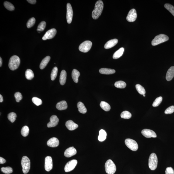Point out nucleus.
Returning a JSON list of instances; mask_svg holds the SVG:
<instances>
[{"label": "nucleus", "mask_w": 174, "mask_h": 174, "mask_svg": "<svg viewBox=\"0 0 174 174\" xmlns=\"http://www.w3.org/2000/svg\"><path fill=\"white\" fill-rule=\"evenodd\" d=\"M104 8V3L102 1L99 0L96 2L94 9L92 13V17L93 19H97L101 15Z\"/></svg>", "instance_id": "obj_1"}, {"label": "nucleus", "mask_w": 174, "mask_h": 174, "mask_svg": "<svg viewBox=\"0 0 174 174\" xmlns=\"http://www.w3.org/2000/svg\"><path fill=\"white\" fill-rule=\"evenodd\" d=\"M20 59L18 56L14 55L10 59L8 67L10 70L13 71L18 68L20 64Z\"/></svg>", "instance_id": "obj_2"}, {"label": "nucleus", "mask_w": 174, "mask_h": 174, "mask_svg": "<svg viewBox=\"0 0 174 174\" xmlns=\"http://www.w3.org/2000/svg\"><path fill=\"white\" fill-rule=\"evenodd\" d=\"M169 38L167 35L161 34L155 36L152 42V46H155L159 44L166 42L169 40Z\"/></svg>", "instance_id": "obj_3"}, {"label": "nucleus", "mask_w": 174, "mask_h": 174, "mask_svg": "<svg viewBox=\"0 0 174 174\" xmlns=\"http://www.w3.org/2000/svg\"><path fill=\"white\" fill-rule=\"evenodd\" d=\"M158 164V158L156 154L152 153L150 155L149 159V168L152 170L156 169Z\"/></svg>", "instance_id": "obj_4"}, {"label": "nucleus", "mask_w": 174, "mask_h": 174, "mask_svg": "<svg viewBox=\"0 0 174 174\" xmlns=\"http://www.w3.org/2000/svg\"><path fill=\"white\" fill-rule=\"evenodd\" d=\"M105 168L106 172L108 174H114L117 170L115 164L110 159L108 160L106 162Z\"/></svg>", "instance_id": "obj_5"}, {"label": "nucleus", "mask_w": 174, "mask_h": 174, "mask_svg": "<svg viewBox=\"0 0 174 174\" xmlns=\"http://www.w3.org/2000/svg\"><path fill=\"white\" fill-rule=\"evenodd\" d=\"M22 167V171L24 174L29 172L30 167V162L29 158L26 156L23 157L21 162Z\"/></svg>", "instance_id": "obj_6"}, {"label": "nucleus", "mask_w": 174, "mask_h": 174, "mask_svg": "<svg viewBox=\"0 0 174 174\" xmlns=\"http://www.w3.org/2000/svg\"><path fill=\"white\" fill-rule=\"evenodd\" d=\"M92 43L91 41H85L81 44L79 47V49L80 51L83 53H87L90 50L92 47Z\"/></svg>", "instance_id": "obj_7"}, {"label": "nucleus", "mask_w": 174, "mask_h": 174, "mask_svg": "<svg viewBox=\"0 0 174 174\" xmlns=\"http://www.w3.org/2000/svg\"><path fill=\"white\" fill-rule=\"evenodd\" d=\"M125 143L126 146L131 150L134 151L138 150V145L136 141L134 140L131 139H126L125 140Z\"/></svg>", "instance_id": "obj_8"}, {"label": "nucleus", "mask_w": 174, "mask_h": 174, "mask_svg": "<svg viewBox=\"0 0 174 174\" xmlns=\"http://www.w3.org/2000/svg\"><path fill=\"white\" fill-rule=\"evenodd\" d=\"M77 161L72 160L68 162L65 166L64 170L66 172H70L75 169L77 165Z\"/></svg>", "instance_id": "obj_9"}, {"label": "nucleus", "mask_w": 174, "mask_h": 174, "mask_svg": "<svg viewBox=\"0 0 174 174\" xmlns=\"http://www.w3.org/2000/svg\"><path fill=\"white\" fill-rule=\"evenodd\" d=\"M73 11L71 5L68 3L67 4V13H66V19L68 23L70 24L72 20Z\"/></svg>", "instance_id": "obj_10"}, {"label": "nucleus", "mask_w": 174, "mask_h": 174, "mask_svg": "<svg viewBox=\"0 0 174 174\" xmlns=\"http://www.w3.org/2000/svg\"><path fill=\"white\" fill-rule=\"evenodd\" d=\"M56 29H52L49 30L46 32L44 35L42 37V39L44 40L53 39L56 35Z\"/></svg>", "instance_id": "obj_11"}, {"label": "nucleus", "mask_w": 174, "mask_h": 174, "mask_svg": "<svg viewBox=\"0 0 174 174\" xmlns=\"http://www.w3.org/2000/svg\"><path fill=\"white\" fill-rule=\"evenodd\" d=\"M53 161L51 157L48 156L45 159V170L49 172L53 168Z\"/></svg>", "instance_id": "obj_12"}, {"label": "nucleus", "mask_w": 174, "mask_h": 174, "mask_svg": "<svg viewBox=\"0 0 174 174\" xmlns=\"http://www.w3.org/2000/svg\"><path fill=\"white\" fill-rule=\"evenodd\" d=\"M137 17L136 11L135 9H132L129 12L126 17L127 21L129 22H134Z\"/></svg>", "instance_id": "obj_13"}, {"label": "nucleus", "mask_w": 174, "mask_h": 174, "mask_svg": "<svg viewBox=\"0 0 174 174\" xmlns=\"http://www.w3.org/2000/svg\"><path fill=\"white\" fill-rule=\"evenodd\" d=\"M141 134L147 138H156L157 135L155 131L152 130L148 129H144L141 131Z\"/></svg>", "instance_id": "obj_14"}, {"label": "nucleus", "mask_w": 174, "mask_h": 174, "mask_svg": "<svg viewBox=\"0 0 174 174\" xmlns=\"http://www.w3.org/2000/svg\"><path fill=\"white\" fill-rule=\"evenodd\" d=\"M50 122L48 123L47 124V126L49 128L56 126L59 122V120L57 116L56 115H53L50 117Z\"/></svg>", "instance_id": "obj_15"}, {"label": "nucleus", "mask_w": 174, "mask_h": 174, "mask_svg": "<svg viewBox=\"0 0 174 174\" xmlns=\"http://www.w3.org/2000/svg\"><path fill=\"white\" fill-rule=\"evenodd\" d=\"M77 153V151L73 147H70L66 150L64 152L65 156L66 157H70Z\"/></svg>", "instance_id": "obj_16"}, {"label": "nucleus", "mask_w": 174, "mask_h": 174, "mask_svg": "<svg viewBox=\"0 0 174 174\" xmlns=\"http://www.w3.org/2000/svg\"><path fill=\"white\" fill-rule=\"evenodd\" d=\"M59 141L57 138H53L49 139L47 141V145L48 146L51 147H56L59 145Z\"/></svg>", "instance_id": "obj_17"}, {"label": "nucleus", "mask_w": 174, "mask_h": 174, "mask_svg": "<svg viewBox=\"0 0 174 174\" xmlns=\"http://www.w3.org/2000/svg\"><path fill=\"white\" fill-rule=\"evenodd\" d=\"M66 126L69 130L73 131L78 127V124L75 123L72 120H68L66 122Z\"/></svg>", "instance_id": "obj_18"}, {"label": "nucleus", "mask_w": 174, "mask_h": 174, "mask_svg": "<svg viewBox=\"0 0 174 174\" xmlns=\"http://www.w3.org/2000/svg\"><path fill=\"white\" fill-rule=\"evenodd\" d=\"M118 42V40L117 39H111L106 43L104 45V48L106 49H110L115 46Z\"/></svg>", "instance_id": "obj_19"}, {"label": "nucleus", "mask_w": 174, "mask_h": 174, "mask_svg": "<svg viewBox=\"0 0 174 174\" xmlns=\"http://www.w3.org/2000/svg\"><path fill=\"white\" fill-rule=\"evenodd\" d=\"M174 76V66H172L168 70L166 73V79L167 81H170Z\"/></svg>", "instance_id": "obj_20"}, {"label": "nucleus", "mask_w": 174, "mask_h": 174, "mask_svg": "<svg viewBox=\"0 0 174 174\" xmlns=\"http://www.w3.org/2000/svg\"><path fill=\"white\" fill-rule=\"evenodd\" d=\"M56 107L59 110H66L67 108V103L65 101H60L57 103Z\"/></svg>", "instance_id": "obj_21"}, {"label": "nucleus", "mask_w": 174, "mask_h": 174, "mask_svg": "<svg viewBox=\"0 0 174 174\" xmlns=\"http://www.w3.org/2000/svg\"><path fill=\"white\" fill-rule=\"evenodd\" d=\"M99 72L102 74L110 75L114 74L115 72L114 69L107 68H102L99 70Z\"/></svg>", "instance_id": "obj_22"}, {"label": "nucleus", "mask_w": 174, "mask_h": 174, "mask_svg": "<svg viewBox=\"0 0 174 174\" xmlns=\"http://www.w3.org/2000/svg\"><path fill=\"white\" fill-rule=\"evenodd\" d=\"M80 75V73L76 69H73L72 73V77L75 83H77L78 82V78Z\"/></svg>", "instance_id": "obj_23"}, {"label": "nucleus", "mask_w": 174, "mask_h": 174, "mask_svg": "<svg viewBox=\"0 0 174 174\" xmlns=\"http://www.w3.org/2000/svg\"><path fill=\"white\" fill-rule=\"evenodd\" d=\"M66 72L65 70L62 71L60 76V83L61 85H64L66 83Z\"/></svg>", "instance_id": "obj_24"}, {"label": "nucleus", "mask_w": 174, "mask_h": 174, "mask_svg": "<svg viewBox=\"0 0 174 174\" xmlns=\"http://www.w3.org/2000/svg\"><path fill=\"white\" fill-rule=\"evenodd\" d=\"M77 107L78 109V111L82 114H85L87 113V110L85 106L81 102H79L77 104Z\"/></svg>", "instance_id": "obj_25"}, {"label": "nucleus", "mask_w": 174, "mask_h": 174, "mask_svg": "<svg viewBox=\"0 0 174 174\" xmlns=\"http://www.w3.org/2000/svg\"><path fill=\"white\" fill-rule=\"evenodd\" d=\"M50 56H48L45 57L43 59L40 65V68L41 69H43L46 66H47L48 63L50 61Z\"/></svg>", "instance_id": "obj_26"}, {"label": "nucleus", "mask_w": 174, "mask_h": 174, "mask_svg": "<svg viewBox=\"0 0 174 174\" xmlns=\"http://www.w3.org/2000/svg\"><path fill=\"white\" fill-rule=\"evenodd\" d=\"M99 134L98 140L100 141H103L105 140L107 136V134L106 131L104 130L101 129L99 131Z\"/></svg>", "instance_id": "obj_27"}, {"label": "nucleus", "mask_w": 174, "mask_h": 174, "mask_svg": "<svg viewBox=\"0 0 174 174\" xmlns=\"http://www.w3.org/2000/svg\"><path fill=\"white\" fill-rule=\"evenodd\" d=\"M124 49L123 48H120L114 53L113 56V58L114 59H117L121 57L123 54Z\"/></svg>", "instance_id": "obj_28"}, {"label": "nucleus", "mask_w": 174, "mask_h": 174, "mask_svg": "<svg viewBox=\"0 0 174 174\" xmlns=\"http://www.w3.org/2000/svg\"><path fill=\"white\" fill-rule=\"evenodd\" d=\"M101 108L106 111H109L111 109V107L108 103L104 101H101L100 104Z\"/></svg>", "instance_id": "obj_29"}, {"label": "nucleus", "mask_w": 174, "mask_h": 174, "mask_svg": "<svg viewBox=\"0 0 174 174\" xmlns=\"http://www.w3.org/2000/svg\"><path fill=\"white\" fill-rule=\"evenodd\" d=\"M25 76L28 80H32L34 77L33 72L30 69H28L25 72Z\"/></svg>", "instance_id": "obj_30"}, {"label": "nucleus", "mask_w": 174, "mask_h": 174, "mask_svg": "<svg viewBox=\"0 0 174 174\" xmlns=\"http://www.w3.org/2000/svg\"><path fill=\"white\" fill-rule=\"evenodd\" d=\"M114 86L117 88H124L126 87V84L125 82L122 81H119L116 82L114 83Z\"/></svg>", "instance_id": "obj_31"}, {"label": "nucleus", "mask_w": 174, "mask_h": 174, "mask_svg": "<svg viewBox=\"0 0 174 174\" xmlns=\"http://www.w3.org/2000/svg\"><path fill=\"white\" fill-rule=\"evenodd\" d=\"M29 127L27 126H25L22 127L21 130V134L24 137L27 136L29 133Z\"/></svg>", "instance_id": "obj_32"}, {"label": "nucleus", "mask_w": 174, "mask_h": 174, "mask_svg": "<svg viewBox=\"0 0 174 174\" xmlns=\"http://www.w3.org/2000/svg\"><path fill=\"white\" fill-rule=\"evenodd\" d=\"M137 91L140 94L144 95L145 94L146 92L145 88L139 84H137L135 86Z\"/></svg>", "instance_id": "obj_33"}, {"label": "nucleus", "mask_w": 174, "mask_h": 174, "mask_svg": "<svg viewBox=\"0 0 174 174\" xmlns=\"http://www.w3.org/2000/svg\"><path fill=\"white\" fill-rule=\"evenodd\" d=\"M4 6L9 11H13L15 9L14 6L10 2L5 1L4 2Z\"/></svg>", "instance_id": "obj_34"}, {"label": "nucleus", "mask_w": 174, "mask_h": 174, "mask_svg": "<svg viewBox=\"0 0 174 174\" xmlns=\"http://www.w3.org/2000/svg\"><path fill=\"white\" fill-rule=\"evenodd\" d=\"M121 117L122 118L125 119H129L131 117V113L128 111H124L121 113Z\"/></svg>", "instance_id": "obj_35"}, {"label": "nucleus", "mask_w": 174, "mask_h": 174, "mask_svg": "<svg viewBox=\"0 0 174 174\" xmlns=\"http://www.w3.org/2000/svg\"><path fill=\"white\" fill-rule=\"evenodd\" d=\"M58 68L57 67H55L52 69L51 74V78L52 80H54L57 76L58 73Z\"/></svg>", "instance_id": "obj_36"}, {"label": "nucleus", "mask_w": 174, "mask_h": 174, "mask_svg": "<svg viewBox=\"0 0 174 174\" xmlns=\"http://www.w3.org/2000/svg\"><path fill=\"white\" fill-rule=\"evenodd\" d=\"M46 22L44 21H43L40 23L38 27L37 30L40 33V32L42 31L45 29L46 27Z\"/></svg>", "instance_id": "obj_37"}, {"label": "nucleus", "mask_w": 174, "mask_h": 174, "mask_svg": "<svg viewBox=\"0 0 174 174\" xmlns=\"http://www.w3.org/2000/svg\"><path fill=\"white\" fill-rule=\"evenodd\" d=\"M17 117V114L15 113L11 112L8 114V119L11 122V123L14 122Z\"/></svg>", "instance_id": "obj_38"}, {"label": "nucleus", "mask_w": 174, "mask_h": 174, "mask_svg": "<svg viewBox=\"0 0 174 174\" xmlns=\"http://www.w3.org/2000/svg\"><path fill=\"white\" fill-rule=\"evenodd\" d=\"M1 171L5 174H10L13 172V169L10 167H3L1 168Z\"/></svg>", "instance_id": "obj_39"}, {"label": "nucleus", "mask_w": 174, "mask_h": 174, "mask_svg": "<svg viewBox=\"0 0 174 174\" xmlns=\"http://www.w3.org/2000/svg\"><path fill=\"white\" fill-rule=\"evenodd\" d=\"M165 7L174 16V7L169 4H165Z\"/></svg>", "instance_id": "obj_40"}, {"label": "nucleus", "mask_w": 174, "mask_h": 174, "mask_svg": "<svg viewBox=\"0 0 174 174\" xmlns=\"http://www.w3.org/2000/svg\"><path fill=\"white\" fill-rule=\"evenodd\" d=\"M36 19L34 18H32L28 20L27 24V26L28 28H30L33 27L35 24Z\"/></svg>", "instance_id": "obj_41"}, {"label": "nucleus", "mask_w": 174, "mask_h": 174, "mask_svg": "<svg viewBox=\"0 0 174 174\" xmlns=\"http://www.w3.org/2000/svg\"><path fill=\"white\" fill-rule=\"evenodd\" d=\"M162 97H158L156 99L154 103H153L152 106L153 107H158L159 106L161 103L162 102Z\"/></svg>", "instance_id": "obj_42"}, {"label": "nucleus", "mask_w": 174, "mask_h": 174, "mask_svg": "<svg viewBox=\"0 0 174 174\" xmlns=\"http://www.w3.org/2000/svg\"><path fill=\"white\" fill-rule=\"evenodd\" d=\"M32 101L34 104L37 106L41 105L42 104V100L38 97H33L32 98Z\"/></svg>", "instance_id": "obj_43"}, {"label": "nucleus", "mask_w": 174, "mask_h": 174, "mask_svg": "<svg viewBox=\"0 0 174 174\" xmlns=\"http://www.w3.org/2000/svg\"><path fill=\"white\" fill-rule=\"evenodd\" d=\"M15 98L16 101L17 102H19L22 99V94L19 92H17L14 94Z\"/></svg>", "instance_id": "obj_44"}, {"label": "nucleus", "mask_w": 174, "mask_h": 174, "mask_svg": "<svg viewBox=\"0 0 174 174\" xmlns=\"http://www.w3.org/2000/svg\"><path fill=\"white\" fill-rule=\"evenodd\" d=\"M174 112V106H171L165 110V113L166 114H171Z\"/></svg>", "instance_id": "obj_45"}, {"label": "nucleus", "mask_w": 174, "mask_h": 174, "mask_svg": "<svg viewBox=\"0 0 174 174\" xmlns=\"http://www.w3.org/2000/svg\"><path fill=\"white\" fill-rule=\"evenodd\" d=\"M165 174H174L173 169L171 167L167 168L165 171Z\"/></svg>", "instance_id": "obj_46"}, {"label": "nucleus", "mask_w": 174, "mask_h": 174, "mask_svg": "<svg viewBox=\"0 0 174 174\" xmlns=\"http://www.w3.org/2000/svg\"><path fill=\"white\" fill-rule=\"evenodd\" d=\"M6 162V160L3 158L2 157H0V164H3L5 163Z\"/></svg>", "instance_id": "obj_47"}, {"label": "nucleus", "mask_w": 174, "mask_h": 174, "mask_svg": "<svg viewBox=\"0 0 174 174\" xmlns=\"http://www.w3.org/2000/svg\"><path fill=\"white\" fill-rule=\"evenodd\" d=\"M27 1L29 3L33 4H35L36 2V0H28Z\"/></svg>", "instance_id": "obj_48"}, {"label": "nucleus", "mask_w": 174, "mask_h": 174, "mask_svg": "<svg viewBox=\"0 0 174 174\" xmlns=\"http://www.w3.org/2000/svg\"><path fill=\"white\" fill-rule=\"evenodd\" d=\"M3 101V97L1 94H0V102H2Z\"/></svg>", "instance_id": "obj_49"}, {"label": "nucleus", "mask_w": 174, "mask_h": 174, "mask_svg": "<svg viewBox=\"0 0 174 174\" xmlns=\"http://www.w3.org/2000/svg\"><path fill=\"white\" fill-rule=\"evenodd\" d=\"M2 58H1V57H0V66H1H1H2Z\"/></svg>", "instance_id": "obj_50"}, {"label": "nucleus", "mask_w": 174, "mask_h": 174, "mask_svg": "<svg viewBox=\"0 0 174 174\" xmlns=\"http://www.w3.org/2000/svg\"><path fill=\"white\" fill-rule=\"evenodd\" d=\"M143 96L144 97H145V94L143 95Z\"/></svg>", "instance_id": "obj_51"}]
</instances>
